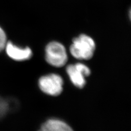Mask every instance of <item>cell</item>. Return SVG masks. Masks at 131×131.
I'll return each instance as SVG.
<instances>
[{
	"mask_svg": "<svg viewBox=\"0 0 131 131\" xmlns=\"http://www.w3.org/2000/svg\"><path fill=\"white\" fill-rule=\"evenodd\" d=\"M95 49L96 44L94 40L91 37L82 34L73 39L69 50L74 58L87 60L93 57Z\"/></svg>",
	"mask_w": 131,
	"mask_h": 131,
	"instance_id": "6da1fadb",
	"label": "cell"
},
{
	"mask_svg": "<svg viewBox=\"0 0 131 131\" xmlns=\"http://www.w3.org/2000/svg\"><path fill=\"white\" fill-rule=\"evenodd\" d=\"M5 50L7 56L15 61H26L32 56V50L29 47H21L10 41L7 42Z\"/></svg>",
	"mask_w": 131,
	"mask_h": 131,
	"instance_id": "5b68a950",
	"label": "cell"
},
{
	"mask_svg": "<svg viewBox=\"0 0 131 131\" xmlns=\"http://www.w3.org/2000/svg\"><path fill=\"white\" fill-rule=\"evenodd\" d=\"M7 35L5 30L0 26V53H1L6 47L8 42Z\"/></svg>",
	"mask_w": 131,
	"mask_h": 131,
	"instance_id": "52a82bcc",
	"label": "cell"
},
{
	"mask_svg": "<svg viewBox=\"0 0 131 131\" xmlns=\"http://www.w3.org/2000/svg\"><path fill=\"white\" fill-rule=\"evenodd\" d=\"M38 131H73L70 126L65 122L56 119L47 121Z\"/></svg>",
	"mask_w": 131,
	"mask_h": 131,
	"instance_id": "8992f818",
	"label": "cell"
},
{
	"mask_svg": "<svg viewBox=\"0 0 131 131\" xmlns=\"http://www.w3.org/2000/svg\"><path fill=\"white\" fill-rule=\"evenodd\" d=\"M66 72L72 84L78 88H83L85 84V78L91 74L90 69L84 63H77L69 64Z\"/></svg>",
	"mask_w": 131,
	"mask_h": 131,
	"instance_id": "277c9868",
	"label": "cell"
},
{
	"mask_svg": "<svg viewBox=\"0 0 131 131\" xmlns=\"http://www.w3.org/2000/svg\"><path fill=\"white\" fill-rule=\"evenodd\" d=\"M45 59L48 64L55 67H62L66 64L68 55L63 45L58 42L49 43L45 49Z\"/></svg>",
	"mask_w": 131,
	"mask_h": 131,
	"instance_id": "7a4b0ae2",
	"label": "cell"
},
{
	"mask_svg": "<svg viewBox=\"0 0 131 131\" xmlns=\"http://www.w3.org/2000/svg\"><path fill=\"white\" fill-rule=\"evenodd\" d=\"M40 89L47 95L56 96L62 92L63 80L57 74H49L40 77L38 81Z\"/></svg>",
	"mask_w": 131,
	"mask_h": 131,
	"instance_id": "3957f363",
	"label": "cell"
}]
</instances>
